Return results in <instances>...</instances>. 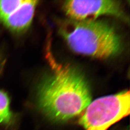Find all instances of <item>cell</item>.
I'll return each mask as SVG.
<instances>
[{
	"label": "cell",
	"mask_w": 130,
	"mask_h": 130,
	"mask_svg": "<svg viewBox=\"0 0 130 130\" xmlns=\"http://www.w3.org/2000/svg\"><path fill=\"white\" fill-rule=\"evenodd\" d=\"M63 8L70 19L76 20H96L103 15L127 20L121 4L116 1H66Z\"/></svg>",
	"instance_id": "277c9868"
},
{
	"label": "cell",
	"mask_w": 130,
	"mask_h": 130,
	"mask_svg": "<svg viewBox=\"0 0 130 130\" xmlns=\"http://www.w3.org/2000/svg\"><path fill=\"white\" fill-rule=\"evenodd\" d=\"M59 33L76 53L98 58H108L122 49L120 35L109 24L101 20H76L63 24Z\"/></svg>",
	"instance_id": "7a4b0ae2"
},
{
	"label": "cell",
	"mask_w": 130,
	"mask_h": 130,
	"mask_svg": "<svg viewBox=\"0 0 130 130\" xmlns=\"http://www.w3.org/2000/svg\"><path fill=\"white\" fill-rule=\"evenodd\" d=\"M46 58L51 71L38 87L39 106L56 121H66L79 115L91 102L87 81L79 70L56 60L50 45L47 48Z\"/></svg>",
	"instance_id": "6da1fadb"
},
{
	"label": "cell",
	"mask_w": 130,
	"mask_h": 130,
	"mask_svg": "<svg viewBox=\"0 0 130 130\" xmlns=\"http://www.w3.org/2000/svg\"><path fill=\"white\" fill-rule=\"evenodd\" d=\"M12 119L13 115L10 110L9 97L5 92L0 91V123L9 125Z\"/></svg>",
	"instance_id": "8992f818"
},
{
	"label": "cell",
	"mask_w": 130,
	"mask_h": 130,
	"mask_svg": "<svg viewBox=\"0 0 130 130\" xmlns=\"http://www.w3.org/2000/svg\"><path fill=\"white\" fill-rule=\"evenodd\" d=\"M23 1V0L0 1V21L13 13Z\"/></svg>",
	"instance_id": "52a82bcc"
},
{
	"label": "cell",
	"mask_w": 130,
	"mask_h": 130,
	"mask_svg": "<svg viewBox=\"0 0 130 130\" xmlns=\"http://www.w3.org/2000/svg\"><path fill=\"white\" fill-rule=\"evenodd\" d=\"M129 91L98 98L90 103L79 120L84 130H107L130 114Z\"/></svg>",
	"instance_id": "3957f363"
},
{
	"label": "cell",
	"mask_w": 130,
	"mask_h": 130,
	"mask_svg": "<svg viewBox=\"0 0 130 130\" xmlns=\"http://www.w3.org/2000/svg\"><path fill=\"white\" fill-rule=\"evenodd\" d=\"M38 4V1L36 0H23L13 13L1 22L12 31H23L31 23Z\"/></svg>",
	"instance_id": "5b68a950"
}]
</instances>
